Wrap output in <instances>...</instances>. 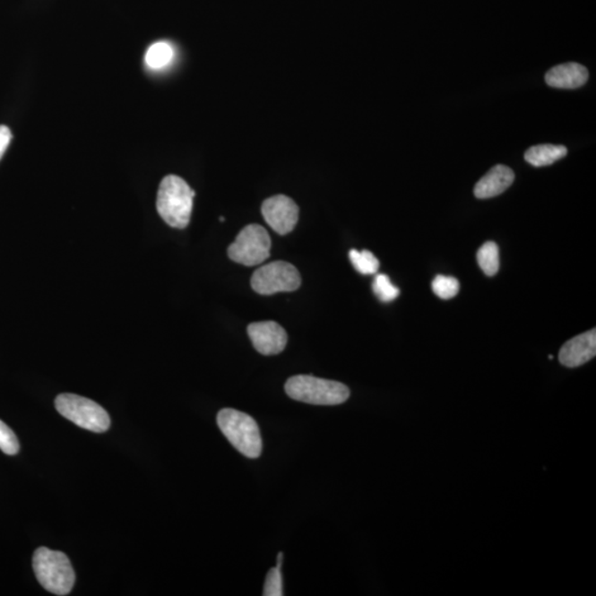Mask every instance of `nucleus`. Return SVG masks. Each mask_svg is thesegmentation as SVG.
Segmentation results:
<instances>
[{
	"instance_id": "nucleus-20",
	"label": "nucleus",
	"mask_w": 596,
	"mask_h": 596,
	"mask_svg": "<svg viewBox=\"0 0 596 596\" xmlns=\"http://www.w3.org/2000/svg\"><path fill=\"white\" fill-rule=\"evenodd\" d=\"M264 596H282L283 595V581L282 574L279 567H272L266 575L264 584Z\"/></svg>"
},
{
	"instance_id": "nucleus-13",
	"label": "nucleus",
	"mask_w": 596,
	"mask_h": 596,
	"mask_svg": "<svg viewBox=\"0 0 596 596\" xmlns=\"http://www.w3.org/2000/svg\"><path fill=\"white\" fill-rule=\"evenodd\" d=\"M567 150L562 145H537L532 146L524 154V160L528 164L535 167L549 166L556 161L564 159Z\"/></svg>"
},
{
	"instance_id": "nucleus-2",
	"label": "nucleus",
	"mask_w": 596,
	"mask_h": 596,
	"mask_svg": "<svg viewBox=\"0 0 596 596\" xmlns=\"http://www.w3.org/2000/svg\"><path fill=\"white\" fill-rule=\"evenodd\" d=\"M285 393L297 402L315 405H338L346 402L350 395L347 385L338 381L299 375L286 381Z\"/></svg>"
},
{
	"instance_id": "nucleus-21",
	"label": "nucleus",
	"mask_w": 596,
	"mask_h": 596,
	"mask_svg": "<svg viewBox=\"0 0 596 596\" xmlns=\"http://www.w3.org/2000/svg\"><path fill=\"white\" fill-rule=\"evenodd\" d=\"M12 137L11 130L7 126L0 125V160L11 144Z\"/></svg>"
},
{
	"instance_id": "nucleus-15",
	"label": "nucleus",
	"mask_w": 596,
	"mask_h": 596,
	"mask_svg": "<svg viewBox=\"0 0 596 596\" xmlns=\"http://www.w3.org/2000/svg\"><path fill=\"white\" fill-rule=\"evenodd\" d=\"M479 268L488 276L497 274L500 266L499 249L495 242H486L477 252Z\"/></svg>"
},
{
	"instance_id": "nucleus-10",
	"label": "nucleus",
	"mask_w": 596,
	"mask_h": 596,
	"mask_svg": "<svg viewBox=\"0 0 596 596\" xmlns=\"http://www.w3.org/2000/svg\"><path fill=\"white\" fill-rule=\"evenodd\" d=\"M596 355V331L586 332L572 338L561 348L559 360L567 368L586 364Z\"/></svg>"
},
{
	"instance_id": "nucleus-18",
	"label": "nucleus",
	"mask_w": 596,
	"mask_h": 596,
	"mask_svg": "<svg viewBox=\"0 0 596 596\" xmlns=\"http://www.w3.org/2000/svg\"><path fill=\"white\" fill-rule=\"evenodd\" d=\"M373 289L376 297L384 303L393 302V300L397 298L400 294V289L397 286L391 283L389 276L385 274H378L376 276L373 283Z\"/></svg>"
},
{
	"instance_id": "nucleus-14",
	"label": "nucleus",
	"mask_w": 596,
	"mask_h": 596,
	"mask_svg": "<svg viewBox=\"0 0 596 596\" xmlns=\"http://www.w3.org/2000/svg\"><path fill=\"white\" fill-rule=\"evenodd\" d=\"M174 58V49L167 42L160 41L150 47L145 55L147 66L152 70H160L168 65Z\"/></svg>"
},
{
	"instance_id": "nucleus-8",
	"label": "nucleus",
	"mask_w": 596,
	"mask_h": 596,
	"mask_svg": "<svg viewBox=\"0 0 596 596\" xmlns=\"http://www.w3.org/2000/svg\"><path fill=\"white\" fill-rule=\"evenodd\" d=\"M261 212L266 223L281 236L289 235L298 222V206L288 195L278 194L266 199Z\"/></svg>"
},
{
	"instance_id": "nucleus-12",
	"label": "nucleus",
	"mask_w": 596,
	"mask_h": 596,
	"mask_svg": "<svg viewBox=\"0 0 596 596\" xmlns=\"http://www.w3.org/2000/svg\"><path fill=\"white\" fill-rule=\"evenodd\" d=\"M588 80V69L575 62L553 66L546 74L547 84L557 89H578Z\"/></svg>"
},
{
	"instance_id": "nucleus-16",
	"label": "nucleus",
	"mask_w": 596,
	"mask_h": 596,
	"mask_svg": "<svg viewBox=\"0 0 596 596\" xmlns=\"http://www.w3.org/2000/svg\"><path fill=\"white\" fill-rule=\"evenodd\" d=\"M350 259L354 268L364 275L376 274L380 268L379 260L368 250H351Z\"/></svg>"
},
{
	"instance_id": "nucleus-9",
	"label": "nucleus",
	"mask_w": 596,
	"mask_h": 596,
	"mask_svg": "<svg viewBox=\"0 0 596 596\" xmlns=\"http://www.w3.org/2000/svg\"><path fill=\"white\" fill-rule=\"evenodd\" d=\"M252 345L264 356L279 355L288 343V333L275 322L252 323L247 327Z\"/></svg>"
},
{
	"instance_id": "nucleus-19",
	"label": "nucleus",
	"mask_w": 596,
	"mask_h": 596,
	"mask_svg": "<svg viewBox=\"0 0 596 596\" xmlns=\"http://www.w3.org/2000/svg\"><path fill=\"white\" fill-rule=\"evenodd\" d=\"M0 450L7 455H15L19 451L16 434L3 421H0Z\"/></svg>"
},
{
	"instance_id": "nucleus-23",
	"label": "nucleus",
	"mask_w": 596,
	"mask_h": 596,
	"mask_svg": "<svg viewBox=\"0 0 596 596\" xmlns=\"http://www.w3.org/2000/svg\"><path fill=\"white\" fill-rule=\"evenodd\" d=\"M549 359H551V360L553 359V356H552V355L549 356Z\"/></svg>"
},
{
	"instance_id": "nucleus-7",
	"label": "nucleus",
	"mask_w": 596,
	"mask_h": 596,
	"mask_svg": "<svg viewBox=\"0 0 596 596\" xmlns=\"http://www.w3.org/2000/svg\"><path fill=\"white\" fill-rule=\"evenodd\" d=\"M302 284L299 272L284 261H275L257 269L251 279L252 289L261 295L294 292Z\"/></svg>"
},
{
	"instance_id": "nucleus-6",
	"label": "nucleus",
	"mask_w": 596,
	"mask_h": 596,
	"mask_svg": "<svg viewBox=\"0 0 596 596\" xmlns=\"http://www.w3.org/2000/svg\"><path fill=\"white\" fill-rule=\"evenodd\" d=\"M271 246L269 232L260 224H250L242 229L229 246L228 255L238 264L255 266L269 259Z\"/></svg>"
},
{
	"instance_id": "nucleus-11",
	"label": "nucleus",
	"mask_w": 596,
	"mask_h": 596,
	"mask_svg": "<svg viewBox=\"0 0 596 596\" xmlns=\"http://www.w3.org/2000/svg\"><path fill=\"white\" fill-rule=\"evenodd\" d=\"M514 174L509 167L497 165L476 184L474 194L479 199H489L502 194L513 185Z\"/></svg>"
},
{
	"instance_id": "nucleus-22",
	"label": "nucleus",
	"mask_w": 596,
	"mask_h": 596,
	"mask_svg": "<svg viewBox=\"0 0 596 596\" xmlns=\"http://www.w3.org/2000/svg\"><path fill=\"white\" fill-rule=\"evenodd\" d=\"M282 561H283V553L280 552L278 556V566H276V567H279V569H281V566H282Z\"/></svg>"
},
{
	"instance_id": "nucleus-4",
	"label": "nucleus",
	"mask_w": 596,
	"mask_h": 596,
	"mask_svg": "<svg viewBox=\"0 0 596 596\" xmlns=\"http://www.w3.org/2000/svg\"><path fill=\"white\" fill-rule=\"evenodd\" d=\"M217 422L237 451L249 459L260 457L263 443L254 418L235 409H223L218 413Z\"/></svg>"
},
{
	"instance_id": "nucleus-17",
	"label": "nucleus",
	"mask_w": 596,
	"mask_h": 596,
	"mask_svg": "<svg viewBox=\"0 0 596 596\" xmlns=\"http://www.w3.org/2000/svg\"><path fill=\"white\" fill-rule=\"evenodd\" d=\"M432 289L436 297L442 299L455 298L460 292V283L452 276L437 275L432 282Z\"/></svg>"
},
{
	"instance_id": "nucleus-3",
	"label": "nucleus",
	"mask_w": 596,
	"mask_h": 596,
	"mask_svg": "<svg viewBox=\"0 0 596 596\" xmlns=\"http://www.w3.org/2000/svg\"><path fill=\"white\" fill-rule=\"evenodd\" d=\"M32 564L37 580L49 592L66 595L73 590L75 574L65 553L41 547L33 555Z\"/></svg>"
},
{
	"instance_id": "nucleus-5",
	"label": "nucleus",
	"mask_w": 596,
	"mask_h": 596,
	"mask_svg": "<svg viewBox=\"0 0 596 596\" xmlns=\"http://www.w3.org/2000/svg\"><path fill=\"white\" fill-rule=\"evenodd\" d=\"M56 409L62 417L85 430L101 433L111 426L108 413L97 402L80 395L64 393L56 399Z\"/></svg>"
},
{
	"instance_id": "nucleus-1",
	"label": "nucleus",
	"mask_w": 596,
	"mask_h": 596,
	"mask_svg": "<svg viewBox=\"0 0 596 596\" xmlns=\"http://www.w3.org/2000/svg\"><path fill=\"white\" fill-rule=\"evenodd\" d=\"M194 194L183 178L167 176L157 194V212L171 228L185 229L192 218Z\"/></svg>"
}]
</instances>
